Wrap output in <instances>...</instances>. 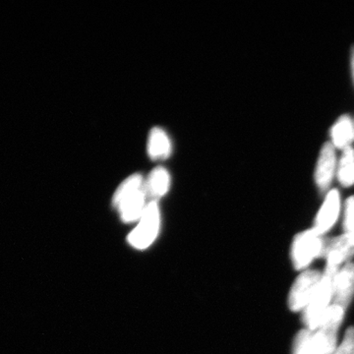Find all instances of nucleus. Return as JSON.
Returning a JSON list of instances; mask_svg holds the SVG:
<instances>
[{
  "mask_svg": "<svg viewBox=\"0 0 354 354\" xmlns=\"http://www.w3.org/2000/svg\"><path fill=\"white\" fill-rule=\"evenodd\" d=\"M354 295V264L348 263L339 270L335 279L334 301L335 305L342 307L346 311Z\"/></svg>",
  "mask_w": 354,
  "mask_h": 354,
  "instance_id": "10",
  "label": "nucleus"
},
{
  "mask_svg": "<svg viewBox=\"0 0 354 354\" xmlns=\"http://www.w3.org/2000/svg\"><path fill=\"white\" fill-rule=\"evenodd\" d=\"M353 255L354 239L348 234H344L328 241L325 254H324V258L327 260V265L323 274L337 278L342 264L348 262Z\"/></svg>",
  "mask_w": 354,
  "mask_h": 354,
  "instance_id": "5",
  "label": "nucleus"
},
{
  "mask_svg": "<svg viewBox=\"0 0 354 354\" xmlns=\"http://www.w3.org/2000/svg\"><path fill=\"white\" fill-rule=\"evenodd\" d=\"M337 177L344 187L354 185V149L353 147L342 151L337 160Z\"/></svg>",
  "mask_w": 354,
  "mask_h": 354,
  "instance_id": "13",
  "label": "nucleus"
},
{
  "mask_svg": "<svg viewBox=\"0 0 354 354\" xmlns=\"http://www.w3.org/2000/svg\"><path fill=\"white\" fill-rule=\"evenodd\" d=\"M323 274L318 271H305L291 288L288 306L292 311H304L321 285Z\"/></svg>",
  "mask_w": 354,
  "mask_h": 354,
  "instance_id": "6",
  "label": "nucleus"
},
{
  "mask_svg": "<svg viewBox=\"0 0 354 354\" xmlns=\"http://www.w3.org/2000/svg\"><path fill=\"white\" fill-rule=\"evenodd\" d=\"M171 178L164 167H157L151 172L145 185L146 192L153 198L164 196L169 188Z\"/></svg>",
  "mask_w": 354,
  "mask_h": 354,
  "instance_id": "14",
  "label": "nucleus"
},
{
  "mask_svg": "<svg viewBox=\"0 0 354 354\" xmlns=\"http://www.w3.org/2000/svg\"><path fill=\"white\" fill-rule=\"evenodd\" d=\"M145 185L140 174L127 178L116 190L113 204L120 209L125 221L137 220L145 211Z\"/></svg>",
  "mask_w": 354,
  "mask_h": 354,
  "instance_id": "1",
  "label": "nucleus"
},
{
  "mask_svg": "<svg viewBox=\"0 0 354 354\" xmlns=\"http://www.w3.org/2000/svg\"><path fill=\"white\" fill-rule=\"evenodd\" d=\"M327 243L328 239L314 228L297 234L291 248V259L295 269H305L316 258H324Z\"/></svg>",
  "mask_w": 354,
  "mask_h": 354,
  "instance_id": "2",
  "label": "nucleus"
},
{
  "mask_svg": "<svg viewBox=\"0 0 354 354\" xmlns=\"http://www.w3.org/2000/svg\"><path fill=\"white\" fill-rule=\"evenodd\" d=\"M344 310L337 305H330L318 329L314 332V339L319 354H330L337 348V330L344 319Z\"/></svg>",
  "mask_w": 354,
  "mask_h": 354,
  "instance_id": "4",
  "label": "nucleus"
},
{
  "mask_svg": "<svg viewBox=\"0 0 354 354\" xmlns=\"http://www.w3.org/2000/svg\"><path fill=\"white\" fill-rule=\"evenodd\" d=\"M354 141V120L349 115L337 118L330 129V143L335 149L346 150L353 147Z\"/></svg>",
  "mask_w": 354,
  "mask_h": 354,
  "instance_id": "11",
  "label": "nucleus"
},
{
  "mask_svg": "<svg viewBox=\"0 0 354 354\" xmlns=\"http://www.w3.org/2000/svg\"><path fill=\"white\" fill-rule=\"evenodd\" d=\"M293 354H319L314 332L306 329L298 333L293 344Z\"/></svg>",
  "mask_w": 354,
  "mask_h": 354,
  "instance_id": "15",
  "label": "nucleus"
},
{
  "mask_svg": "<svg viewBox=\"0 0 354 354\" xmlns=\"http://www.w3.org/2000/svg\"><path fill=\"white\" fill-rule=\"evenodd\" d=\"M158 225H160V213H158L157 202L153 201L147 205L141 218V223L130 234V243L137 248H146L157 236Z\"/></svg>",
  "mask_w": 354,
  "mask_h": 354,
  "instance_id": "7",
  "label": "nucleus"
},
{
  "mask_svg": "<svg viewBox=\"0 0 354 354\" xmlns=\"http://www.w3.org/2000/svg\"><path fill=\"white\" fill-rule=\"evenodd\" d=\"M351 72H353V81H354V46H353V48H351Z\"/></svg>",
  "mask_w": 354,
  "mask_h": 354,
  "instance_id": "18",
  "label": "nucleus"
},
{
  "mask_svg": "<svg viewBox=\"0 0 354 354\" xmlns=\"http://www.w3.org/2000/svg\"><path fill=\"white\" fill-rule=\"evenodd\" d=\"M149 156L153 160L167 158L171 153V144L167 133L160 128H153L148 143Z\"/></svg>",
  "mask_w": 354,
  "mask_h": 354,
  "instance_id": "12",
  "label": "nucleus"
},
{
  "mask_svg": "<svg viewBox=\"0 0 354 354\" xmlns=\"http://www.w3.org/2000/svg\"><path fill=\"white\" fill-rule=\"evenodd\" d=\"M337 149L330 142L324 144L320 151L315 169V181L321 191H327L337 176Z\"/></svg>",
  "mask_w": 354,
  "mask_h": 354,
  "instance_id": "8",
  "label": "nucleus"
},
{
  "mask_svg": "<svg viewBox=\"0 0 354 354\" xmlns=\"http://www.w3.org/2000/svg\"><path fill=\"white\" fill-rule=\"evenodd\" d=\"M330 354H354V328H349L342 344Z\"/></svg>",
  "mask_w": 354,
  "mask_h": 354,
  "instance_id": "17",
  "label": "nucleus"
},
{
  "mask_svg": "<svg viewBox=\"0 0 354 354\" xmlns=\"http://www.w3.org/2000/svg\"><path fill=\"white\" fill-rule=\"evenodd\" d=\"M344 234L354 239V196L349 197L344 207Z\"/></svg>",
  "mask_w": 354,
  "mask_h": 354,
  "instance_id": "16",
  "label": "nucleus"
},
{
  "mask_svg": "<svg viewBox=\"0 0 354 354\" xmlns=\"http://www.w3.org/2000/svg\"><path fill=\"white\" fill-rule=\"evenodd\" d=\"M339 212H341V194L335 189L328 191L322 206L317 214L314 230L321 235L329 232L339 218Z\"/></svg>",
  "mask_w": 354,
  "mask_h": 354,
  "instance_id": "9",
  "label": "nucleus"
},
{
  "mask_svg": "<svg viewBox=\"0 0 354 354\" xmlns=\"http://www.w3.org/2000/svg\"><path fill=\"white\" fill-rule=\"evenodd\" d=\"M335 278L323 274L321 285L315 295L304 310V322L307 330L315 332L322 322L324 316L330 307V301L334 298Z\"/></svg>",
  "mask_w": 354,
  "mask_h": 354,
  "instance_id": "3",
  "label": "nucleus"
}]
</instances>
